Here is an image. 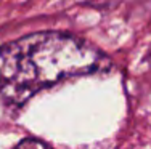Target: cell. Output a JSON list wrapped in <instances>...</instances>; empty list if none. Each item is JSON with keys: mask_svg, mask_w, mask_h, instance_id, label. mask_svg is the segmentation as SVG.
Here are the masks:
<instances>
[{"mask_svg": "<svg viewBox=\"0 0 151 149\" xmlns=\"http://www.w3.org/2000/svg\"><path fill=\"white\" fill-rule=\"evenodd\" d=\"M18 148H24V149H29V148H47V143L40 140H35V138H26V140L19 141L16 144Z\"/></svg>", "mask_w": 151, "mask_h": 149, "instance_id": "7a4b0ae2", "label": "cell"}, {"mask_svg": "<svg viewBox=\"0 0 151 149\" xmlns=\"http://www.w3.org/2000/svg\"><path fill=\"white\" fill-rule=\"evenodd\" d=\"M109 58L66 32H35L0 47V101L21 106L35 93L81 76L105 72Z\"/></svg>", "mask_w": 151, "mask_h": 149, "instance_id": "6da1fadb", "label": "cell"}]
</instances>
